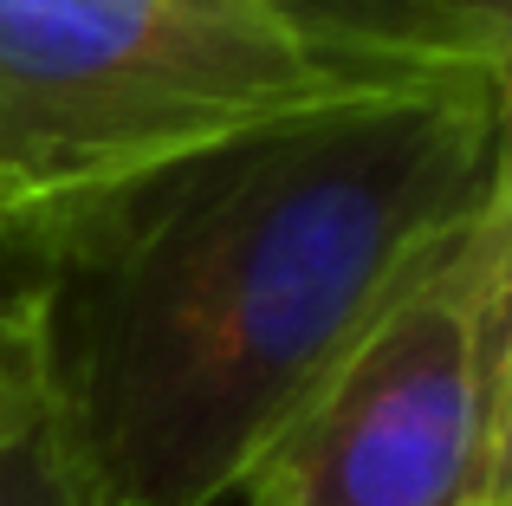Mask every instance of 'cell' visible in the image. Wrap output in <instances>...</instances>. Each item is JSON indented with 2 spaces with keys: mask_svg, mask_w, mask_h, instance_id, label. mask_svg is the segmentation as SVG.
I'll list each match as a JSON object with an SVG mask.
<instances>
[{
  "mask_svg": "<svg viewBox=\"0 0 512 506\" xmlns=\"http://www.w3.org/2000/svg\"><path fill=\"white\" fill-rule=\"evenodd\" d=\"M338 7H357V13L389 20V26H409V33L448 39V46H467V52H500L506 59L500 0H338Z\"/></svg>",
  "mask_w": 512,
  "mask_h": 506,
  "instance_id": "5b68a950",
  "label": "cell"
},
{
  "mask_svg": "<svg viewBox=\"0 0 512 506\" xmlns=\"http://www.w3.org/2000/svg\"><path fill=\"white\" fill-rule=\"evenodd\" d=\"M500 189L506 85H435L188 156L7 253L98 506H234Z\"/></svg>",
  "mask_w": 512,
  "mask_h": 506,
  "instance_id": "6da1fadb",
  "label": "cell"
},
{
  "mask_svg": "<svg viewBox=\"0 0 512 506\" xmlns=\"http://www.w3.org/2000/svg\"><path fill=\"white\" fill-rule=\"evenodd\" d=\"M0 506H98L39 357L33 318L7 279H0Z\"/></svg>",
  "mask_w": 512,
  "mask_h": 506,
  "instance_id": "277c9868",
  "label": "cell"
},
{
  "mask_svg": "<svg viewBox=\"0 0 512 506\" xmlns=\"http://www.w3.org/2000/svg\"><path fill=\"white\" fill-rule=\"evenodd\" d=\"M512 189L350 344L234 506H506Z\"/></svg>",
  "mask_w": 512,
  "mask_h": 506,
  "instance_id": "3957f363",
  "label": "cell"
},
{
  "mask_svg": "<svg viewBox=\"0 0 512 506\" xmlns=\"http://www.w3.org/2000/svg\"><path fill=\"white\" fill-rule=\"evenodd\" d=\"M435 85L506 59L338 0H0V260L188 156Z\"/></svg>",
  "mask_w": 512,
  "mask_h": 506,
  "instance_id": "7a4b0ae2",
  "label": "cell"
}]
</instances>
